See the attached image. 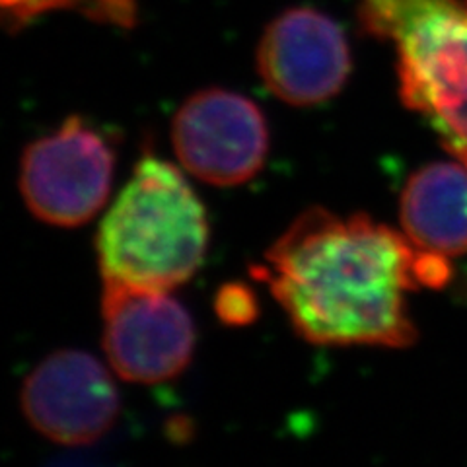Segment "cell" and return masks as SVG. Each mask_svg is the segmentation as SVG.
Listing matches in <instances>:
<instances>
[{
  "label": "cell",
  "instance_id": "cell-3",
  "mask_svg": "<svg viewBox=\"0 0 467 467\" xmlns=\"http://www.w3.org/2000/svg\"><path fill=\"white\" fill-rule=\"evenodd\" d=\"M357 14L396 47L403 104L467 164V0H358Z\"/></svg>",
  "mask_w": 467,
  "mask_h": 467
},
{
  "label": "cell",
  "instance_id": "cell-1",
  "mask_svg": "<svg viewBox=\"0 0 467 467\" xmlns=\"http://www.w3.org/2000/svg\"><path fill=\"white\" fill-rule=\"evenodd\" d=\"M304 341L403 348L417 339L409 292L442 288L450 259L370 216L321 207L292 223L252 269Z\"/></svg>",
  "mask_w": 467,
  "mask_h": 467
},
{
  "label": "cell",
  "instance_id": "cell-4",
  "mask_svg": "<svg viewBox=\"0 0 467 467\" xmlns=\"http://www.w3.org/2000/svg\"><path fill=\"white\" fill-rule=\"evenodd\" d=\"M113 142L80 115L29 142L18 187L27 211L57 228H77L106 207L115 175Z\"/></svg>",
  "mask_w": 467,
  "mask_h": 467
},
{
  "label": "cell",
  "instance_id": "cell-9",
  "mask_svg": "<svg viewBox=\"0 0 467 467\" xmlns=\"http://www.w3.org/2000/svg\"><path fill=\"white\" fill-rule=\"evenodd\" d=\"M400 216L405 236L442 257L467 254V164L434 162L407 180Z\"/></svg>",
  "mask_w": 467,
  "mask_h": 467
},
{
  "label": "cell",
  "instance_id": "cell-6",
  "mask_svg": "<svg viewBox=\"0 0 467 467\" xmlns=\"http://www.w3.org/2000/svg\"><path fill=\"white\" fill-rule=\"evenodd\" d=\"M101 317L108 364L127 382H168L193 358V317L170 290L104 285Z\"/></svg>",
  "mask_w": 467,
  "mask_h": 467
},
{
  "label": "cell",
  "instance_id": "cell-8",
  "mask_svg": "<svg viewBox=\"0 0 467 467\" xmlns=\"http://www.w3.org/2000/svg\"><path fill=\"white\" fill-rule=\"evenodd\" d=\"M255 67L267 90L288 106L308 108L337 96L350 75L343 27L310 6L279 14L263 32Z\"/></svg>",
  "mask_w": 467,
  "mask_h": 467
},
{
  "label": "cell",
  "instance_id": "cell-5",
  "mask_svg": "<svg viewBox=\"0 0 467 467\" xmlns=\"http://www.w3.org/2000/svg\"><path fill=\"white\" fill-rule=\"evenodd\" d=\"M269 142L261 108L224 88L189 96L171 121V146L182 168L214 187L252 182L265 166Z\"/></svg>",
  "mask_w": 467,
  "mask_h": 467
},
{
  "label": "cell",
  "instance_id": "cell-2",
  "mask_svg": "<svg viewBox=\"0 0 467 467\" xmlns=\"http://www.w3.org/2000/svg\"><path fill=\"white\" fill-rule=\"evenodd\" d=\"M209 238L207 211L185 175L146 154L99 224L101 281L171 292L199 271Z\"/></svg>",
  "mask_w": 467,
  "mask_h": 467
},
{
  "label": "cell",
  "instance_id": "cell-7",
  "mask_svg": "<svg viewBox=\"0 0 467 467\" xmlns=\"http://www.w3.org/2000/svg\"><path fill=\"white\" fill-rule=\"evenodd\" d=\"M20 405L32 429L61 446L99 441L121 413V398L109 370L75 348L57 350L26 376Z\"/></svg>",
  "mask_w": 467,
  "mask_h": 467
},
{
  "label": "cell",
  "instance_id": "cell-10",
  "mask_svg": "<svg viewBox=\"0 0 467 467\" xmlns=\"http://www.w3.org/2000/svg\"><path fill=\"white\" fill-rule=\"evenodd\" d=\"M57 10H77L96 22L127 27L135 20L133 0H0V26L20 32Z\"/></svg>",
  "mask_w": 467,
  "mask_h": 467
},
{
  "label": "cell",
  "instance_id": "cell-11",
  "mask_svg": "<svg viewBox=\"0 0 467 467\" xmlns=\"http://www.w3.org/2000/svg\"><path fill=\"white\" fill-rule=\"evenodd\" d=\"M257 312L255 296L242 285H226L216 295V314L230 326L252 324Z\"/></svg>",
  "mask_w": 467,
  "mask_h": 467
}]
</instances>
